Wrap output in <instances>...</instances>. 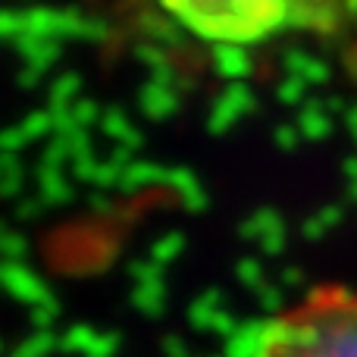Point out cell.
I'll return each mask as SVG.
<instances>
[{"mask_svg":"<svg viewBox=\"0 0 357 357\" xmlns=\"http://www.w3.org/2000/svg\"><path fill=\"white\" fill-rule=\"evenodd\" d=\"M188 35L222 47H251L285 35H335L357 0H157Z\"/></svg>","mask_w":357,"mask_h":357,"instance_id":"cell-1","label":"cell"},{"mask_svg":"<svg viewBox=\"0 0 357 357\" xmlns=\"http://www.w3.org/2000/svg\"><path fill=\"white\" fill-rule=\"evenodd\" d=\"M248 357H357V289H310L260 326Z\"/></svg>","mask_w":357,"mask_h":357,"instance_id":"cell-2","label":"cell"}]
</instances>
